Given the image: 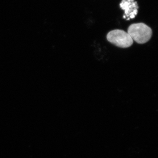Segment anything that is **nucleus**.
I'll use <instances>...</instances> for the list:
<instances>
[{
	"label": "nucleus",
	"instance_id": "f257e3e1",
	"mask_svg": "<svg viewBox=\"0 0 158 158\" xmlns=\"http://www.w3.org/2000/svg\"><path fill=\"white\" fill-rule=\"evenodd\" d=\"M127 33L133 40L140 44L147 42L152 34L151 28L144 23L131 25L128 29Z\"/></svg>",
	"mask_w": 158,
	"mask_h": 158
},
{
	"label": "nucleus",
	"instance_id": "f03ea898",
	"mask_svg": "<svg viewBox=\"0 0 158 158\" xmlns=\"http://www.w3.org/2000/svg\"><path fill=\"white\" fill-rule=\"evenodd\" d=\"M107 39L114 45L121 48H127L132 45L133 40L127 32L121 30L110 31L107 35Z\"/></svg>",
	"mask_w": 158,
	"mask_h": 158
},
{
	"label": "nucleus",
	"instance_id": "7ed1b4c3",
	"mask_svg": "<svg viewBox=\"0 0 158 158\" xmlns=\"http://www.w3.org/2000/svg\"><path fill=\"white\" fill-rule=\"evenodd\" d=\"M119 6L125 11L123 18L127 20L135 18L138 14L139 7L135 0H122Z\"/></svg>",
	"mask_w": 158,
	"mask_h": 158
}]
</instances>
